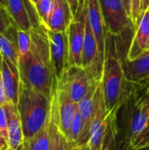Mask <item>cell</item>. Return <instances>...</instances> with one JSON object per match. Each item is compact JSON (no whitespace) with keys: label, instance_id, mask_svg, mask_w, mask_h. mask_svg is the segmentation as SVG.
Wrapping results in <instances>:
<instances>
[{"label":"cell","instance_id":"cell-29","mask_svg":"<svg viewBox=\"0 0 149 150\" xmlns=\"http://www.w3.org/2000/svg\"><path fill=\"white\" fill-rule=\"evenodd\" d=\"M141 0H132V23L135 29L141 18Z\"/></svg>","mask_w":149,"mask_h":150},{"label":"cell","instance_id":"cell-9","mask_svg":"<svg viewBox=\"0 0 149 150\" xmlns=\"http://www.w3.org/2000/svg\"><path fill=\"white\" fill-rule=\"evenodd\" d=\"M54 94L57 101L58 108V122L59 128L66 141L68 142L70 137V130L74 120L77 104H76L69 97L66 89L58 82L54 88Z\"/></svg>","mask_w":149,"mask_h":150},{"label":"cell","instance_id":"cell-35","mask_svg":"<svg viewBox=\"0 0 149 150\" xmlns=\"http://www.w3.org/2000/svg\"><path fill=\"white\" fill-rule=\"evenodd\" d=\"M149 8V0H141V11L142 13Z\"/></svg>","mask_w":149,"mask_h":150},{"label":"cell","instance_id":"cell-30","mask_svg":"<svg viewBox=\"0 0 149 150\" xmlns=\"http://www.w3.org/2000/svg\"><path fill=\"white\" fill-rule=\"evenodd\" d=\"M0 132L8 140V120L5 105H0Z\"/></svg>","mask_w":149,"mask_h":150},{"label":"cell","instance_id":"cell-11","mask_svg":"<svg viewBox=\"0 0 149 150\" xmlns=\"http://www.w3.org/2000/svg\"><path fill=\"white\" fill-rule=\"evenodd\" d=\"M87 7V18L94 33L97 40L99 58L101 63L104 66L105 58V48H106V31L104 24V19L101 12L99 0H86Z\"/></svg>","mask_w":149,"mask_h":150},{"label":"cell","instance_id":"cell-22","mask_svg":"<svg viewBox=\"0 0 149 150\" xmlns=\"http://www.w3.org/2000/svg\"><path fill=\"white\" fill-rule=\"evenodd\" d=\"M119 113V111H112L107 119L102 123V125L93 133L91 137L90 138L87 145L90 150H101L104 143L105 137L111 127L113 118L115 115Z\"/></svg>","mask_w":149,"mask_h":150},{"label":"cell","instance_id":"cell-20","mask_svg":"<svg viewBox=\"0 0 149 150\" xmlns=\"http://www.w3.org/2000/svg\"><path fill=\"white\" fill-rule=\"evenodd\" d=\"M49 122L48 119L46 125L34 135L24 138V141L18 150H49Z\"/></svg>","mask_w":149,"mask_h":150},{"label":"cell","instance_id":"cell-6","mask_svg":"<svg viewBox=\"0 0 149 150\" xmlns=\"http://www.w3.org/2000/svg\"><path fill=\"white\" fill-rule=\"evenodd\" d=\"M58 83L68 91L71 99L78 104L97 82L90 72L78 66H69L57 79Z\"/></svg>","mask_w":149,"mask_h":150},{"label":"cell","instance_id":"cell-3","mask_svg":"<svg viewBox=\"0 0 149 150\" xmlns=\"http://www.w3.org/2000/svg\"><path fill=\"white\" fill-rule=\"evenodd\" d=\"M50 99L20 82L16 106L20 117L24 138L32 137L46 125L49 114Z\"/></svg>","mask_w":149,"mask_h":150},{"label":"cell","instance_id":"cell-14","mask_svg":"<svg viewBox=\"0 0 149 150\" xmlns=\"http://www.w3.org/2000/svg\"><path fill=\"white\" fill-rule=\"evenodd\" d=\"M54 7L47 29L55 32H67L74 15L68 0H53Z\"/></svg>","mask_w":149,"mask_h":150},{"label":"cell","instance_id":"cell-32","mask_svg":"<svg viewBox=\"0 0 149 150\" xmlns=\"http://www.w3.org/2000/svg\"><path fill=\"white\" fill-rule=\"evenodd\" d=\"M68 2L70 4L73 15L75 17L79 12V2H78V0H68Z\"/></svg>","mask_w":149,"mask_h":150},{"label":"cell","instance_id":"cell-40","mask_svg":"<svg viewBox=\"0 0 149 150\" xmlns=\"http://www.w3.org/2000/svg\"><path fill=\"white\" fill-rule=\"evenodd\" d=\"M147 103H148V105L149 108V97H147Z\"/></svg>","mask_w":149,"mask_h":150},{"label":"cell","instance_id":"cell-38","mask_svg":"<svg viewBox=\"0 0 149 150\" xmlns=\"http://www.w3.org/2000/svg\"><path fill=\"white\" fill-rule=\"evenodd\" d=\"M1 150H14V149H12L10 146L9 147H7V148H4V149H1Z\"/></svg>","mask_w":149,"mask_h":150},{"label":"cell","instance_id":"cell-12","mask_svg":"<svg viewBox=\"0 0 149 150\" xmlns=\"http://www.w3.org/2000/svg\"><path fill=\"white\" fill-rule=\"evenodd\" d=\"M1 72L7 98L17 105L20 86V76L17 64L1 55Z\"/></svg>","mask_w":149,"mask_h":150},{"label":"cell","instance_id":"cell-34","mask_svg":"<svg viewBox=\"0 0 149 150\" xmlns=\"http://www.w3.org/2000/svg\"><path fill=\"white\" fill-rule=\"evenodd\" d=\"M9 147V142L8 140L4 136V134L0 132V150Z\"/></svg>","mask_w":149,"mask_h":150},{"label":"cell","instance_id":"cell-24","mask_svg":"<svg viewBox=\"0 0 149 150\" xmlns=\"http://www.w3.org/2000/svg\"><path fill=\"white\" fill-rule=\"evenodd\" d=\"M54 2L53 0H39L35 4L36 11L41 25L45 28L47 27L48 21L53 11Z\"/></svg>","mask_w":149,"mask_h":150},{"label":"cell","instance_id":"cell-28","mask_svg":"<svg viewBox=\"0 0 149 150\" xmlns=\"http://www.w3.org/2000/svg\"><path fill=\"white\" fill-rule=\"evenodd\" d=\"M23 2H24V4L25 5V8L27 10V11H28L32 28H39V27L42 26L40 22L38 14H37V11H36V8H35L34 4L32 3V1L31 0H23Z\"/></svg>","mask_w":149,"mask_h":150},{"label":"cell","instance_id":"cell-39","mask_svg":"<svg viewBox=\"0 0 149 150\" xmlns=\"http://www.w3.org/2000/svg\"><path fill=\"white\" fill-rule=\"evenodd\" d=\"M31 1H32V4H34V6H35V4H37V2H38L39 0H31Z\"/></svg>","mask_w":149,"mask_h":150},{"label":"cell","instance_id":"cell-31","mask_svg":"<svg viewBox=\"0 0 149 150\" xmlns=\"http://www.w3.org/2000/svg\"><path fill=\"white\" fill-rule=\"evenodd\" d=\"M9 103V100L7 98L4 83H3V78H2V72H1V54H0V105H4L5 104Z\"/></svg>","mask_w":149,"mask_h":150},{"label":"cell","instance_id":"cell-13","mask_svg":"<svg viewBox=\"0 0 149 150\" xmlns=\"http://www.w3.org/2000/svg\"><path fill=\"white\" fill-rule=\"evenodd\" d=\"M148 49H149V8L142 13L141 18L134 29V34L126 59L133 60Z\"/></svg>","mask_w":149,"mask_h":150},{"label":"cell","instance_id":"cell-1","mask_svg":"<svg viewBox=\"0 0 149 150\" xmlns=\"http://www.w3.org/2000/svg\"><path fill=\"white\" fill-rule=\"evenodd\" d=\"M30 34V49L25 54L18 57L20 82L26 87L51 98L57 76L51 64L47 29L43 25L32 28Z\"/></svg>","mask_w":149,"mask_h":150},{"label":"cell","instance_id":"cell-8","mask_svg":"<svg viewBox=\"0 0 149 150\" xmlns=\"http://www.w3.org/2000/svg\"><path fill=\"white\" fill-rule=\"evenodd\" d=\"M47 33L49 40L51 64L58 79L69 67L68 34L67 32H55L48 29H47Z\"/></svg>","mask_w":149,"mask_h":150},{"label":"cell","instance_id":"cell-7","mask_svg":"<svg viewBox=\"0 0 149 150\" xmlns=\"http://www.w3.org/2000/svg\"><path fill=\"white\" fill-rule=\"evenodd\" d=\"M87 16L86 1L83 9L77 13L71 21L68 30V64L69 66L82 67V54L85 34V23Z\"/></svg>","mask_w":149,"mask_h":150},{"label":"cell","instance_id":"cell-23","mask_svg":"<svg viewBox=\"0 0 149 150\" xmlns=\"http://www.w3.org/2000/svg\"><path fill=\"white\" fill-rule=\"evenodd\" d=\"M83 119H82L81 113L79 112L78 104H77L74 120H73L72 126H71L70 137H69V141L68 142L69 146L79 144V142H80V139H81L82 134H83Z\"/></svg>","mask_w":149,"mask_h":150},{"label":"cell","instance_id":"cell-10","mask_svg":"<svg viewBox=\"0 0 149 150\" xmlns=\"http://www.w3.org/2000/svg\"><path fill=\"white\" fill-rule=\"evenodd\" d=\"M100 89H101V83L99 81L91 87L88 94L78 103L79 112L81 113L83 122V134L78 145H87L90 138V127L96 112Z\"/></svg>","mask_w":149,"mask_h":150},{"label":"cell","instance_id":"cell-17","mask_svg":"<svg viewBox=\"0 0 149 150\" xmlns=\"http://www.w3.org/2000/svg\"><path fill=\"white\" fill-rule=\"evenodd\" d=\"M8 120V142L9 146L14 150H18L24 141L23 127L17 106L12 103L4 105Z\"/></svg>","mask_w":149,"mask_h":150},{"label":"cell","instance_id":"cell-37","mask_svg":"<svg viewBox=\"0 0 149 150\" xmlns=\"http://www.w3.org/2000/svg\"><path fill=\"white\" fill-rule=\"evenodd\" d=\"M0 6L7 9L8 6V0H0Z\"/></svg>","mask_w":149,"mask_h":150},{"label":"cell","instance_id":"cell-4","mask_svg":"<svg viewBox=\"0 0 149 150\" xmlns=\"http://www.w3.org/2000/svg\"><path fill=\"white\" fill-rule=\"evenodd\" d=\"M149 123V108L147 96L141 97L133 89L122 104L118 113L119 129L128 145L145 129Z\"/></svg>","mask_w":149,"mask_h":150},{"label":"cell","instance_id":"cell-5","mask_svg":"<svg viewBox=\"0 0 149 150\" xmlns=\"http://www.w3.org/2000/svg\"><path fill=\"white\" fill-rule=\"evenodd\" d=\"M106 33L112 37H121L129 30H134L121 0H99Z\"/></svg>","mask_w":149,"mask_h":150},{"label":"cell","instance_id":"cell-36","mask_svg":"<svg viewBox=\"0 0 149 150\" xmlns=\"http://www.w3.org/2000/svg\"><path fill=\"white\" fill-rule=\"evenodd\" d=\"M85 146L86 145H78V144H76V145H73V146H70L68 150H84Z\"/></svg>","mask_w":149,"mask_h":150},{"label":"cell","instance_id":"cell-26","mask_svg":"<svg viewBox=\"0 0 149 150\" xmlns=\"http://www.w3.org/2000/svg\"><path fill=\"white\" fill-rule=\"evenodd\" d=\"M17 43L18 48L19 56L25 54L31 47V34L30 32L18 29L17 33Z\"/></svg>","mask_w":149,"mask_h":150},{"label":"cell","instance_id":"cell-25","mask_svg":"<svg viewBox=\"0 0 149 150\" xmlns=\"http://www.w3.org/2000/svg\"><path fill=\"white\" fill-rule=\"evenodd\" d=\"M16 29H18L10 16L7 9L0 6V33L10 34Z\"/></svg>","mask_w":149,"mask_h":150},{"label":"cell","instance_id":"cell-2","mask_svg":"<svg viewBox=\"0 0 149 150\" xmlns=\"http://www.w3.org/2000/svg\"><path fill=\"white\" fill-rule=\"evenodd\" d=\"M112 43L106 37L105 58L101 76V86L106 106L110 112L119 111L122 104L133 88L126 77L124 62L116 51L112 50Z\"/></svg>","mask_w":149,"mask_h":150},{"label":"cell","instance_id":"cell-42","mask_svg":"<svg viewBox=\"0 0 149 150\" xmlns=\"http://www.w3.org/2000/svg\"><path fill=\"white\" fill-rule=\"evenodd\" d=\"M147 97H149V87L148 89V91H147Z\"/></svg>","mask_w":149,"mask_h":150},{"label":"cell","instance_id":"cell-16","mask_svg":"<svg viewBox=\"0 0 149 150\" xmlns=\"http://www.w3.org/2000/svg\"><path fill=\"white\" fill-rule=\"evenodd\" d=\"M49 122V136L50 145L49 150H68L70 147L65 137L60 131L58 122V108L54 91L50 99V109L48 114Z\"/></svg>","mask_w":149,"mask_h":150},{"label":"cell","instance_id":"cell-27","mask_svg":"<svg viewBox=\"0 0 149 150\" xmlns=\"http://www.w3.org/2000/svg\"><path fill=\"white\" fill-rule=\"evenodd\" d=\"M148 147H149V123L132 143L133 150L144 149Z\"/></svg>","mask_w":149,"mask_h":150},{"label":"cell","instance_id":"cell-15","mask_svg":"<svg viewBox=\"0 0 149 150\" xmlns=\"http://www.w3.org/2000/svg\"><path fill=\"white\" fill-rule=\"evenodd\" d=\"M124 69L126 79L133 84L149 79V49L133 60L126 59Z\"/></svg>","mask_w":149,"mask_h":150},{"label":"cell","instance_id":"cell-41","mask_svg":"<svg viewBox=\"0 0 149 150\" xmlns=\"http://www.w3.org/2000/svg\"><path fill=\"white\" fill-rule=\"evenodd\" d=\"M84 150H90V148L88 147V145H86V146H85V148H84Z\"/></svg>","mask_w":149,"mask_h":150},{"label":"cell","instance_id":"cell-33","mask_svg":"<svg viewBox=\"0 0 149 150\" xmlns=\"http://www.w3.org/2000/svg\"><path fill=\"white\" fill-rule=\"evenodd\" d=\"M121 2L124 4L129 17L132 19V0H121Z\"/></svg>","mask_w":149,"mask_h":150},{"label":"cell","instance_id":"cell-19","mask_svg":"<svg viewBox=\"0 0 149 150\" xmlns=\"http://www.w3.org/2000/svg\"><path fill=\"white\" fill-rule=\"evenodd\" d=\"M7 11L19 30L31 31L32 25L23 0H8Z\"/></svg>","mask_w":149,"mask_h":150},{"label":"cell","instance_id":"cell-21","mask_svg":"<svg viewBox=\"0 0 149 150\" xmlns=\"http://www.w3.org/2000/svg\"><path fill=\"white\" fill-rule=\"evenodd\" d=\"M18 29L10 34L0 33V54L18 65V48L17 43Z\"/></svg>","mask_w":149,"mask_h":150},{"label":"cell","instance_id":"cell-18","mask_svg":"<svg viewBox=\"0 0 149 150\" xmlns=\"http://www.w3.org/2000/svg\"><path fill=\"white\" fill-rule=\"evenodd\" d=\"M101 150H133L126 142L118 124V114L112 120Z\"/></svg>","mask_w":149,"mask_h":150}]
</instances>
